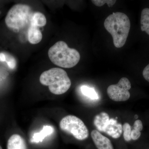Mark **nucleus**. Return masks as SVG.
<instances>
[{
    "instance_id": "nucleus-1",
    "label": "nucleus",
    "mask_w": 149,
    "mask_h": 149,
    "mask_svg": "<svg viewBox=\"0 0 149 149\" xmlns=\"http://www.w3.org/2000/svg\"><path fill=\"white\" fill-rule=\"evenodd\" d=\"M104 26L111 35L115 47H122L126 42L130 28L128 16L123 13H114L106 19Z\"/></svg>"
},
{
    "instance_id": "nucleus-2",
    "label": "nucleus",
    "mask_w": 149,
    "mask_h": 149,
    "mask_svg": "<svg viewBox=\"0 0 149 149\" xmlns=\"http://www.w3.org/2000/svg\"><path fill=\"white\" fill-rule=\"evenodd\" d=\"M48 56L51 61L56 65L64 68H71L80 61L79 52L69 48L63 41H58L48 51Z\"/></svg>"
},
{
    "instance_id": "nucleus-3",
    "label": "nucleus",
    "mask_w": 149,
    "mask_h": 149,
    "mask_svg": "<svg viewBox=\"0 0 149 149\" xmlns=\"http://www.w3.org/2000/svg\"><path fill=\"white\" fill-rule=\"evenodd\" d=\"M40 83L49 87V90L53 94L61 95L68 91L71 82L65 70L58 68H54L42 73L40 77Z\"/></svg>"
},
{
    "instance_id": "nucleus-4",
    "label": "nucleus",
    "mask_w": 149,
    "mask_h": 149,
    "mask_svg": "<svg viewBox=\"0 0 149 149\" xmlns=\"http://www.w3.org/2000/svg\"><path fill=\"white\" fill-rule=\"evenodd\" d=\"M32 10L27 5L17 4L10 9L5 18L7 27L13 30H19L31 22Z\"/></svg>"
},
{
    "instance_id": "nucleus-5",
    "label": "nucleus",
    "mask_w": 149,
    "mask_h": 149,
    "mask_svg": "<svg viewBox=\"0 0 149 149\" xmlns=\"http://www.w3.org/2000/svg\"><path fill=\"white\" fill-rule=\"evenodd\" d=\"M62 131L72 135L77 140L83 141L88 139L89 133L83 120L73 115H68L62 118L59 124Z\"/></svg>"
},
{
    "instance_id": "nucleus-6",
    "label": "nucleus",
    "mask_w": 149,
    "mask_h": 149,
    "mask_svg": "<svg viewBox=\"0 0 149 149\" xmlns=\"http://www.w3.org/2000/svg\"><path fill=\"white\" fill-rule=\"evenodd\" d=\"M131 87V83L128 78L122 77L117 84L109 86L107 93L110 98L114 101H126L130 98L129 91Z\"/></svg>"
},
{
    "instance_id": "nucleus-7",
    "label": "nucleus",
    "mask_w": 149,
    "mask_h": 149,
    "mask_svg": "<svg viewBox=\"0 0 149 149\" xmlns=\"http://www.w3.org/2000/svg\"><path fill=\"white\" fill-rule=\"evenodd\" d=\"M91 136L97 149H113L111 141L97 130L91 132Z\"/></svg>"
},
{
    "instance_id": "nucleus-8",
    "label": "nucleus",
    "mask_w": 149,
    "mask_h": 149,
    "mask_svg": "<svg viewBox=\"0 0 149 149\" xmlns=\"http://www.w3.org/2000/svg\"><path fill=\"white\" fill-rule=\"evenodd\" d=\"M122 125L114 118H110L104 132L114 139L120 137L122 133Z\"/></svg>"
},
{
    "instance_id": "nucleus-9",
    "label": "nucleus",
    "mask_w": 149,
    "mask_h": 149,
    "mask_svg": "<svg viewBox=\"0 0 149 149\" xmlns=\"http://www.w3.org/2000/svg\"><path fill=\"white\" fill-rule=\"evenodd\" d=\"M7 149H27L24 139L18 134H13L9 139Z\"/></svg>"
},
{
    "instance_id": "nucleus-10",
    "label": "nucleus",
    "mask_w": 149,
    "mask_h": 149,
    "mask_svg": "<svg viewBox=\"0 0 149 149\" xmlns=\"http://www.w3.org/2000/svg\"><path fill=\"white\" fill-rule=\"evenodd\" d=\"M110 119L109 115L107 113L102 112L95 116L93 123L99 131L104 132V129Z\"/></svg>"
},
{
    "instance_id": "nucleus-11",
    "label": "nucleus",
    "mask_w": 149,
    "mask_h": 149,
    "mask_svg": "<svg viewBox=\"0 0 149 149\" xmlns=\"http://www.w3.org/2000/svg\"><path fill=\"white\" fill-rule=\"evenodd\" d=\"M42 39V35L38 27L31 25L28 29V39L29 42L32 44L40 43Z\"/></svg>"
},
{
    "instance_id": "nucleus-12",
    "label": "nucleus",
    "mask_w": 149,
    "mask_h": 149,
    "mask_svg": "<svg viewBox=\"0 0 149 149\" xmlns=\"http://www.w3.org/2000/svg\"><path fill=\"white\" fill-rule=\"evenodd\" d=\"M54 128L50 125L43 126L42 130L39 133H35L31 139L32 143H38L42 142L46 137L53 133Z\"/></svg>"
},
{
    "instance_id": "nucleus-13",
    "label": "nucleus",
    "mask_w": 149,
    "mask_h": 149,
    "mask_svg": "<svg viewBox=\"0 0 149 149\" xmlns=\"http://www.w3.org/2000/svg\"><path fill=\"white\" fill-rule=\"evenodd\" d=\"M47 24V19L45 15L41 13L37 12L32 14L31 25L36 27H43Z\"/></svg>"
},
{
    "instance_id": "nucleus-14",
    "label": "nucleus",
    "mask_w": 149,
    "mask_h": 149,
    "mask_svg": "<svg viewBox=\"0 0 149 149\" xmlns=\"http://www.w3.org/2000/svg\"><path fill=\"white\" fill-rule=\"evenodd\" d=\"M141 24V30L149 35V8H145L142 10Z\"/></svg>"
},
{
    "instance_id": "nucleus-15",
    "label": "nucleus",
    "mask_w": 149,
    "mask_h": 149,
    "mask_svg": "<svg viewBox=\"0 0 149 149\" xmlns=\"http://www.w3.org/2000/svg\"><path fill=\"white\" fill-rule=\"evenodd\" d=\"M81 91L84 95L92 100H97L99 98L97 94L93 88L83 85L81 87Z\"/></svg>"
},
{
    "instance_id": "nucleus-16",
    "label": "nucleus",
    "mask_w": 149,
    "mask_h": 149,
    "mask_svg": "<svg viewBox=\"0 0 149 149\" xmlns=\"http://www.w3.org/2000/svg\"><path fill=\"white\" fill-rule=\"evenodd\" d=\"M122 130L123 131V136L125 140L127 142L131 141V133L132 131V127L128 123H125L122 126Z\"/></svg>"
},
{
    "instance_id": "nucleus-17",
    "label": "nucleus",
    "mask_w": 149,
    "mask_h": 149,
    "mask_svg": "<svg viewBox=\"0 0 149 149\" xmlns=\"http://www.w3.org/2000/svg\"><path fill=\"white\" fill-rule=\"evenodd\" d=\"M91 1L97 6H102L104 4L107 3L109 7H111L115 3L116 1L115 0H93Z\"/></svg>"
},
{
    "instance_id": "nucleus-18",
    "label": "nucleus",
    "mask_w": 149,
    "mask_h": 149,
    "mask_svg": "<svg viewBox=\"0 0 149 149\" xmlns=\"http://www.w3.org/2000/svg\"><path fill=\"white\" fill-rule=\"evenodd\" d=\"M6 62L7 63L8 65L10 68L13 69L15 68L16 65V62L15 59L13 57L10 56L9 58L7 59L6 57Z\"/></svg>"
},
{
    "instance_id": "nucleus-19",
    "label": "nucleus",
    "mask_w": 149,
    "mask_h": 149,
    "mask_svg": "<svg viewBox=\"0 0 149 149\" xmlns=\"http://www.w3.org/2000/svg\"><path fill=\"white\" fill-rule=\"evenodd\" d=\"M141 131L136 130V129H133L132 130L131 133V139L136 141L138 140L141 137Z\"/></svg>"
},
{
    "instance_id": "nucleus-20",
    "label": "nucleus",
    "mask_w": 149,
    "mask_h": 149,
    "mask_svg": "<svg viewBox=\"0 0 149 149\" xmlns=\"http://www.w3.org/2000/svg\"><path fill=\"white\" fill-rule=\"evenodd\" d=\"M143 123L141 120H137L135 121L133 125V129L141 131L143 130Z\"/></svg>"
},
{
    "instance_id": "nucleus-21",
    "label": "nucleus",
    "mask_w": 149,
    "mask_h": 149,
    "mask_svg": "<svg viewBox=\"0 0 149 149\" xmlns=\"http://www.w3.org/2000/svg\"><path fill=\"white\" fill-rule=\"evenodd\" d=\"M143 75L145 80L149 82V64L144 68L143 70Z\"/></svg>"
},
{
    "instance_id": "nucleus-22",
    "label": "nucleus",
    "mask_w": 149,
    "mask_h": 149,
    "mask_svg": "<svg viewBox=\"0 0 149 149\" xmlns=\"http://www.w3.org/2000/svg\"><path fill=\"white\" fill-rule=\"evenodd\" d=\"M6 61V55L3 53H0V61L5 62Z\"/></svg>"
},
{
    "instance_id": "nucleus-23",
    "label": "nucleus",
    "mask_w": 149,
    "mask_h": 149,
    "mask_svg": "<svg viewBox=\"0 0 149 149\" xmlns=\"http://www.w3.org/2000/svg\"><path fill=\"white\" fill-rule=\"evenodd\" d=\"M0 149H3L1 146H0Z\"/></svg>"
},
{
    "instance_id": "nucleus-24",
    "label": "nucleus",
    "mask_w": 149,
    "mask_h": 149,
    "mask_svg": "<svg viewBox=\"0 0 149 149\" xmlns=\"http://www.w3.org/2000/svg\"></svg>"
}]
</instances>
